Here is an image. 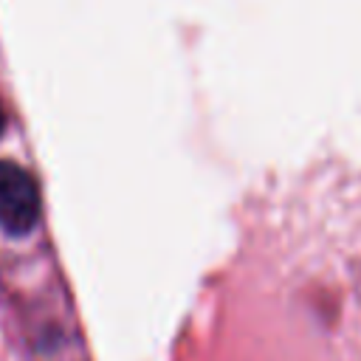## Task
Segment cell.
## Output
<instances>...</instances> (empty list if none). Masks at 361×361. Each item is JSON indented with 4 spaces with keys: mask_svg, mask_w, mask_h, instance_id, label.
<instances>
[{
    "mask_svg": "<svg viewBox=\"0 0 361 361\" xmlns=\"http://www.w3.org/2000/svg\"><path fill=\"white\" fill-rule=\"evenodd\" d=\"M39 220V192L34 178L11 164L0 161V228L8 234H28Z\"/></svg>",
    "mask_w": 361,
    "mask_h": 361,
    "instance_id": "cell-1",
    "label": "cell"
},
{
    "mask_svg": "<svg viewBox=\"0 0 361 361\" xmlns=\"http://www.w3.org/2000/svg\"><path fill=\"white\" fill-rule=\"evenodd\" d=\"M3 127H6V116H3V107H0V135H3Z\"/></svg>",
    "mask_w": 361,
    "mask_h": 361,
    "instance_id": "cell-2",
    "label": "cell"
}]
</instances>
